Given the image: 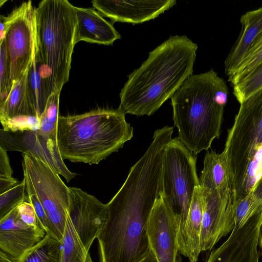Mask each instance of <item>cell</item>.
<instances>
[{
    "instance_id": "cell-1",
    "label": "cell",
    "mask_w": 262,
    "mask_h": 262,
    "mask_svg": "<svg viewBox=\"0 0 262 262\" xmlns=\"http://www.w3.org/2000/svg\"><path fill=\"white\" fill-rule=\"evenodd\" d=\"M166 142L154 138L131 167L120 189L107 204V221L97 239L100 262H139L150 250L146 227L163 191Z\"/></svg>"
},
{
    "instance_id": "cell-2",
    "label": "cell",
    "mask_w": 262,
    "mask_h": 262,
    "mask_svg": "<svg viewBox=\"0 0 262 262\" xmlns=\"http://www.w3.org/2000/svg\"><path fill=\"white\" fill-rule=\"evenodd\" d=\"M197 49L186 36L169 37L128 75L119 107L125 114L138 116L155 113L193 74Z\"/></svg>"
},
{
    "instance_id": "cell-3",
    "label": "cell",
    "mask_w": 262,
    "mask_h": 262,
    "mask_svg": "<svg viewBox=\"0 0 262 262\" xmlns=\"http://www.w3.org/2000/svg\"><path fill=\"white\" fill-rule=\"evenodd\" d=\"M228 96L225 81L211 69L190 75L171 98L178 138L193 154L219 138Z\"/></svg>"
},
{
    "instance_id": "cell-4",
    "label": "cell",
    "mask_w": 262,
    "mask_h": 262,
    "mask_svg": "<svg viewBox=\"0 0 262 262\" xmlns=\"http://www.w3.org/2000/svg\"><path fill=\"white\" fill-rule=\"evenodd\" d=\"M133 130L120 107L59 116L57 138L59 152L63 160L97 164L130 140Z\"/></svg>"
},
{
    "instance_id": "cell-5",
    "label": "cell",
    "mask_w": 262,
    "mask_h": 262,
    "mask_svg": "<svg viewBox=\"0 0 262 262\" xmlns=\"http://www.w3.org/2000/svg\"><path fill=\"white\" fill-rule=\"evenodd\" d=\"M75 6L67 0H43L33 12L35 56L49 97L69 78L75 45Z\"/></svg>"
},
{
    "instance_id": "cell-6",
    "label": "cell",
    "mask_w": 262,
    "mask_h": 262,
    "mask_svg": "<svg viewBox=\"0 0 262 262\" xmlns=\"http://www.w3.org/2000/svg\"><path fill=\"white\" fill-rule=\"evenodd\" d=\"M262 149V88L240 103L223 150L229 173L233 203L248 191L250 166Z\"/></svg>"
},
{
    "instance_id": "cell-7",
    "label": "cell",
    "mask_w": 262,
    "mask_h": 262,
    "mask_svg": "<svg viewBox=\"0 0 262 262\" xmlns=\"http://www.w3.org/2000/svg\"><path fill=\"white\" fill-rule=\"evenodd\" d=\"M196 158L197 155L178 137L171 139L165 145L162 196L175 224L178 243L183 231L194 190L200 185Z\"/></svg>"
},
{
    "instance_id": "cell-8",
    "label": "cell",
    "mask_w": 262,
    "mask_h": 262,
    "mask_svg": "<svg viewBox=\"0 0 262 262\" xmlns=\"http://www.w3.org/2000/svg\"><path fill=\"white\" fill-rule=\"evenodd\" d=\"M24 180L36 195L46 213L49 234L61 242L70 204L69 187L59 174L42 161L23 154Z\"/></svg>"
},
{
    "instance_id": "cell-9",
    "label": "cell",
    "mask_w": 262,
    "mask_h": 262,
    "mask_svg": "<svg viewBox=\"0 0 262 262\" xmlns=\"http://www.w3.org/2000/svg\"><path fill=\"white\" fill-rule=\"evenodd\" d=\"M34 10L29 1L1 16V41H5L12 85L29 69L34 55Z\"/></svg>"
},
{
    "instance_id": "cell-10",
    "label": "cell",
    "mask_w": 262,
    "mask_h": 262,
    "mask_svg": "<svg viewBox=\"0 0 262 262\" xmlns=\"http://www.w3.org/2000/svg\"><path fill=\"white\" fill-rule=\"evenodd\" d=\"M201 190L203 215L200 249L203 252L211 250L222 237L231 232L235 222L230 185L214 190Z\"/></svg>"
},
{
    "instance_id": "cell-11",
    "label": "cell",
    "mask_w": 262,
    "mask_h": 262,
    "mask_svg": "<svg viewBox=\"0 0 262 262\" xmlns=\"http://www.w3.org/2000/svg\"><path fill=\"white\" fill-rule=\"evenodd\" d=\"M0 146L7 151H21L37 158L50 166L69 182L75 173L70 171L63 162L58 144L40 134L39 130L12 132L0 130Z\"/></svg>"
},
{
    "instance_id": "cell-12",
    "label": "cell",
    "mask_w": 262,
    "mask_h": 262,
    "mask_svg": "<svg viewBox=\"0 0 262 262\" xmlns=\"http://www.w3.org/2000/svg\"><path fill=\"white\" fill-rule=\"evenodd\" d=\"M69 215L82 244L89 251L107 221V205L80 188L69 187Z\"/></svg>"
},
{
    "instance_id": "cell-13",
    "label": "cell",
    "mask_w": 262,
    "mask_h": 262,
    "mask_svg": "<svg viewBox=\"0 0 262 262\" xmlns=\"http://www.w3.org/2000/svg\"><path fill=\"white\" fill-rule=\"evenodd\" d=\"M146 234L157 262H181L176 227L162 193L152 209Z\"/></svg>"
},
{
    "instance_id": "cell-14",
    "label": "cell",
    "mask_w": 262,
    "mask_h": 262,
    "mask_svg": "<svg viewBox=\"0 0 262 262\" xmlns=\"http://www.w3.org/2000/svg\"><path fill=\"white\" fill-rule=\"evenodd\" d=\"M261 212L242 227H234L227 240L211 252L206 262H259Z\"/></svg>"
},
{
    "instance_id": "cell-15",
    "label": "cell",
    "mask_w": 262,
    "mask_h": 262,
    "mask_svg": "<svg viewBox=\"0 0 262 262\" xmlns=\"http://www.w3.org/2000/svg\"><path fill=\"white\" fill-rule=\"evenodd\" d=\"M176 0H93L102 15L116 21L140 24L155 18L176 4Z\"/></svg>"
},
{
    "instance_id": "cell-16",
    "label": "cell",
    "mask_w": 262,
    "mask_h": 262,
    "mask_svg": "<svg viewBox=\"0 0 262 262\" xmlns=\"http://www.w3.org/2000/svg\"><path fill=\"white\" fill-rule=\"evenodd\" d=\"M17 208L0 219V251L15 257L32 248L46 235L42 228L23 221Z\"/></svg>"
},
{
    "instance_id": "cell-17",
    "label": "cell",
    "mask_w": 262,
    "mask_h": 262,
    "mask_svg": "<svg viewBox=\"0 0 262 262\" xmlns=\"http://www.w3.org/2000/svg\"><path fill=\"white\" fill-rule=\"evenodd\" d=\"M75 45L80 41L104 45H112L121 38L113 24L94 8L74 7Z\"/></svg>"
},
{
    "instance_id": "cell-18",
    "label": "cell",
    "mask_w": 262,
    "mask_h": 262,
    "mask_svg": "<svg viewBox=\"0 0 262 262\" xmlns=\"http://www.w3.org/2000/svg\"><path fill=\"white\" fill-rule=\"evenodd\" d=\"M241 30L225 61L229 76L237 69L247 53L262 35V7L247 12L241 17Z\"/></svg>"
},
{
    "instance_id": "cell-19",
    "label": "cell",
    "mask_w": 262,
    "mask_h": 262,
    "mask_svg": "<svg viewBox=\"0 0 262 262\" xmlns=\"http://www.w3.org/2000/svg\"><path fill=\"white\" fill-rule=\"evenodd\" d=\"M202 215V192L199 185L194 190L183 231L178 243L180 253L188 258L190 262H198L201 252Z\"/></svg>"
},
{
    "instance_id": "cell-20",
    "label": "cell",
    "mask_w": 262,
    "mask_h": 262,
    "mask_svg": "<svg viewBox=\"0 0 262 262\" xmlns=\"http://www.w3.org/2000/svg\"><path fill=\"white\" fill-rule=\"evenodd\" d=\"M199 185L202 190H214L231 185L226 157L223 151L220 154L213 150L207 152Z\"/></svg>"
},
{
    "instance_id": "cell-21",
    "label": "cell",
    "mask_w": 262,
    "mask_h": 262,
    "mask_svg": "<svg viewBox=\"0 0 262 262\" xmlns=\"http://www.w3.org/2000/svg\"><path fill=\"white\" fill-rule=\"evenodd\" d=\"M28 72L29 69L13 83L7 99L0 104V120L20 116H37L30 105L27 94Z\"/></svg>"
},
{
    "instance_id": "cell-22",
    "label": "cell",
    "mask_w": 262,
    "mask_h": 262,
    "mask_svg": "<svg viewBox=\"0 0 262 262\" xmlns=\"http://www.w3.org/2000/svg\"><path fill=\"white\" fill-rule=\"evenodd\" d=\"M61 242L46 235L43 239L18 257L0 251V262H58Z\"/></svg>"
},
{
    "instance_id": "cell-23",
    "label": "cell",
    "mask_w": 262,
    "mask_h": 262,
    "mask_svg": "<svg viewBox=\"0 0 262 262\" xmlns=\"http://www.w3.org/2000/svg\"><path fill=\"white\" fill-rule=\"evenodd\" d=\"M27 89L30 105L40 118L46 108L49 97L47 81L39 69L35 51L29 69Z\"/></svg>"
},
{
    "instance_id": "cell-24",
    "label": "cell",
    "mask_w": 262,
    "mask_h": 262,
    "mask_svg": "<svg viewBox=\"0 0 262 262\" xmlns=\"http://www.w3.org/2000/svg\"><path fill=\"white\" fill-rule=\"evenodd\" d=\"M58 262H93L68 215Z\"/></svg>"
},
{
    "instance_id": "cell-25",
    "label": "cell",
    "mask_w": 262,
    "mask_h": 262,
    "mask_svg": "<svg viewBox=\"0 0 262 262\" xmlns=\"http://www.w3.org/2000/svg\"><path fill=\"white\" fill-rule=\"evenodd\" d=\"M252 189L233 204L234 227L240 228L254 215L262 211V197Z\"/></svg>"
},
{
    "instance_id": "cell-26",
    "label": "cell",
    "mask_w": 262,
    "mask_h": 262,
    "mask_svg": "<svg viewBox=\"0 0 262 262\" xmlns=\"http://www.w3.org/2000/svg\"><path fill=\"white\" fill-rule=\"evenodd\" d=\"M60 94L56 92L49 97L46 108L39 118L40 126L38 130L41 135L56 144Z\"/></svg>"
},
{
    "instance_id": "cell-27",
    "label": "cell",
    "mask_w": 262,
    "mask_h": 262,
    "mask_svg": "<svg viewBox=\"0 0 262 262\" xmlns=\"http://www.w3.org/2000/svg\"><path fill=\"white\" fill-rule=\"evenodd\" d=\"M262 62V35L246 55L241 64L232 74L228 76V81L232 85L247 77Z\"/></svg>"
},
{
    "instance_id": "cell-28",
    "label": "cell",
    "mask_w": 262,
    "mask_h": 262,
    "mask_svg": "<svg viewBox=\"0 0 262 262\" xmlns=\"http://www.w3.org/2000/svg\"><path fill=\"white\" fill-rule=\"evenodd\" d=\"M233 94L241 103L243 101L262 88V62L247 77L233 85Z\"/></svg>"
},
{
    "instance_id": "cell-29",
    "label": "cell",
    "mask_w": 262,
    "mask_h": 262,
    "mask_svg": "<svg viewBox=\"0 0 262 262\" xmlns=\"http://www.w3.org/2000/svg\"><path fill=\"white\" fill-rule=\"evenodd\" d=\"M27 193L25 180L0 194V219L19 204L27 201Z\"/></svg>"
},
{
    "instance_id": "cell-30",
    "label": "cell",
    "mask_w": 262,
    "mask_h": 262,
    "mask_svg": "<svg viewBox=\"0 0 262 262\" xmlns=\"http://www.w3.org/2000/svg\"><path fill=\"white\" fill-rule=\"evenodd\" d=\"M0 48V104L7 99L12 85L10 81V69L4 39L1 41Z\"/></svg>"
},
{
    "instance_id": "cell-31",
    "label": "cell",
    "mask_w": 262,
    "mask_h": 262,
    "mask_svg": "<svg viewBox=\"0 0 262 262\" xmlns=\"http://www.w3.org/2000/svg\"><path fill=\"white\" fill-rule=\"evenodd\" d=\"M5 131H36L40 129V119L35 116H20L0 120Z\"/></svg>"
},
{
    "instance_id": "cell-32",
    "label": "cell",
    "mask_w": 262,
    "mask_h": 262,
    "mask_svg": "<svg viewBox=\"0 0 262 262\" xmlns=\"http://www.w3.org/2000/svg\"><path fill=\"white\" fill-rule=\"evenodd\" d=\"M27 193V202L30 203L35 211L39 223L47 235L49 230L46 213L36 195L28 187L26 186Z\"/></svg>"
},
{
    "instance_id": "cell-33",
    "label": "cell",
    "mask_w": 262,
    "mask_h": 262,
    "mask_svg": "<svg viewBox=\"0 0 262 262\" xmlns=\"http://www.w3.org/2000/svg\"><path fill=\"white\" fill-rule=\"evenodd\" d=\"M17 208L20 218L25 223L32 227L42 228L37 219L34 209L30 203L24 202L19 204Z\"/></svg>"
},
{
    "instance_id": "cell-34",
    "label": "cell",
    "mask_w": 262,
    "mask_h": 262,
    "mask_svg": "<svg viewBox=\"0 0 262 262\" xmlns=\"http://www.w3.org/2000/svg\"><path fill=\"white\" fill-rule=\"evenodd\" d=\"M7 151L0 146V178H12L13 171Z\"/></svg>"
},
{
    "instance_id": "cell-35",
    "label": "cell",
    "mask_w": 262,
    "mask_h": 262,
    "mask_svg": "<svg viewBox=\"0 0 262 262\" xmlns=\"http://www.w3.org/2000/svg\"><path fill=\"white\" fill-rule=\"evenodd\" d=\"M19 183L13 178H0V194L9 190Z\"/></svg>"
},
{
    "instance_id": "cell-36",
    "label": "cell",
    "mask_w": 262,
    "mask_h": 262,
    "mask_svg": "<svg viewBox=\"0 0 262 262\" xmlns=\"http://www.w3.org/2000/svg\"><path fill=\"white\" fill-rule=\"evenodd\" d=\"M139 262H157V260L154 253L150 250L148 255Z\"/></svg>"
},
{
    "instance_id": "cell-37",
    "label": "cell",
    "mask_w": 262,
    "mask_h": 262,
    "mask_svg": "<svg viewBox=\"0 0 262 262\" xmlns=\"http://www.w3.org/2000/svg\"><path fill=\"white\" fill-rule=\"evenodd\" d=\"M258 246L260 249V254L262 255V222L260 225L259 233V238H258Z\"/></svg>"
},
{
    "instance_id": "cell-38",
    "label": "cell",
    "mask_w": 262,
    "mask_h": 262,
    "mask_svg": "<svg viewBox=\"0 0 262 262\" xmlns=\"http://www.w3.org/2000/svg\"><path fill=\"white\" fill-rule=\"evenodd\" d=\"M261 217H262V211H261Z\"/></svg>"
}]
</instances>
